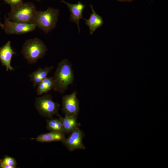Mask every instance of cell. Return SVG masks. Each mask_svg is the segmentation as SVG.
Instances as JSON below:
<instances>
[{"label":"cell","instance_id":"obj_1","mask_svg":"<svg viewBox=\"0 0 168 168\" xmlns=\"http://www.w3.org/2000/svg\"><path fill=\"white\" fill-rule=\"evenodd\" d=\"M72 64L67 59H63L58 63L53 77L54 84L53 89L61 93H64L68 86L74 80Z\"/></svg>","mask_w":168,"mask_h":168},{"label":"cell","instance_id":"obj_2","mask_svg":"<svg viewBox=\"0 0 168 168\" xmlns=\"http://www.w3.org/2000/svg\"><path fill=\"white\" fill-rule=\"evenodd\" d=\"M48 50L44 42L35 38L27 40L23 45L21 53L28 63L32 64L42 58Z\"/></svg>","mask_w":168,"mask_h":168},{"label":"cell","instance_id":"obj_3","mask_svg":"<svg viewBox=\"0 0 168 168\" xmlns=\"http://www.w3.org/2000/svg\"><path fill=\"white\" fill-rule=\"evenodd\" d=\"M37 11L35 6L33 3L23 2L11 7L7 18L13 21L33 24Z\"/></svg>","mask_w":168,"mask_h":168},{"label":"cell","instance_id":"obj_4","mask_svg":"<svg viewBox=\"0 0 168 168\" xmlns=\"http://www.w3.org/2000/svg\"><path fill=\"white\" fill-rule=\"evenodd\" d=\"M59 12L58 9L51 7L44 11H37L33 24L47 34L56 26Z\"/></svg>","mask_w":168,"mask_h":168},{"label":"cell","instance_id":"obj_5","mask_svg":"<svg viewBox=\"0 0 168 168\" xmlns=\"http://www.w3.org/2000/svg\"><path fill=\"white\" fill-rule=\"evenodd\" d=\"M60 105L53 100L50 95L47 93L35 99V106L38 112L43 116L49 119L52 118L53 115L58 114Z\"/></svg>","mask_w":168,"mask_h":168},{"label":"cell","instance_id":"obj_6","mask_svg":"<svg viewBox=\"0 0 168 168\" xmlns=\"http://www.w3.org/2000/svg\"><path fill=\"white\" fill-rule=\"evenodd\" d=\"M36 26L32 23H26L13 21L6 16L3 23V29L7 34L21 35L34 30Z\"/></svg>","mask_w":168,"mask_h":168},{"label":"cell","instance_id":"obj_7","mask_svg":"<svg viewBox=\"0 0 168 168\" xmlns=\"http://www.w3.org/2000/svg\"><path fill=\"white\" fill-rule=\"evenodd\" d=\"M79 110V101L77 92L74 91L71 94L63 96L62 98V110L65 115L76 116Z\"/></svg>","mask_w":168,"mask_h":168},{"label":"cell","instance_id":"obj_8","mask_svg":"<svg viewBox=\"0 0 168 168\" xmlns=\"http://www.w3.org/2000/svg\"><path fill=\"white\" fill-rule=\"evenodd\" d=\"M84 135V132L78 128L72 132L62 142L70 152L78 149L85 150L86 148L82 141Z\"/></svg>","mask_w":168,"mask_h":168},{"label":"cell","instance_id":"obj_9","mask_svg":"<svg viewBox=\"0 0 168 168\" xmlns=\"http://www.w3.org/2000/svg\"><path fill=\"white\" fill-rule=\"evenodd\" d=\"M61 2L67 5L70 12L69 21L76 23L79 32L80 33L79 21L80 19L84 18L83 17L82 13L86 7L85 5L80 1L74 4L67 2L64 0H61Z\"/></svg>","mask_w":168,"mask_h":168},{"label":"cell","instance_id":"obj_10","mask_svg":"<svg viewBox=\"0 0 168 168\" xmlns=\"http://www.w3.org/2000/svg\"><path fill=\"white\" fill-rule=\"evenodd\" d=\"M10 41H8L0 48V60L3 66L6 67L7 71L13 70L14 68L11 65L12 57L16 53L13 50Z\"/></svg>","mask_w":168,"mask_h":168},{"label":"cell","instance_id":"obj_11","mask_svg":"<svg viewBox=\"0 0 168 168\" xmlns=\"http://www.w3.org/2000/svg\"><path fill=\"white\" fill-rule=\"evenodd\" d=\"M90 6L92 13L90 14L88 19L84 18L83 19L85 21V24L89 27L90 34L92 35L96 29L102 26L104 21L102 17L96 13L92 5L90 4Z\"/></svg>","mask_w":168,"mask_h":168},{"label":"cell","instance_id":"obj_12","mask_svg":"<svg viewBox=\"0 0 168 168\" xmlns=\"http://www.w3.org/2000/svg\"><path fill=\"white\" fill-rule=\"evenodd\" d=\"M57 116L62 123L65 134L70 133L81 125L77 122V116L65 115L63 117L59 114Z\"/></svg>","mask_w":168,"mask_h":168},{"label":"cell","instance_id":"obj_13","mask_svg":"<svg viewBox=\"0 0 168 168\" xmlns=\"http://www.w3.org/2000/svg\"><path fill=\"white\" fill-rule=\"evenodd\" d=\"M64 133L56 131H51L41 134L35 138L37 141L41 142H48L56 141H63L66 138Z\"/></svg>","mask_w":168,"mask_h":168},{"label":"cell","instance_id":"obj_14","mask_svg":"<svg viewBox=\"0 0 168 168\" xmlns=\"http://www.w3.org/2000/svg\"><path fill=\"white\" fill-rule=\"evenodd\" d=\"M53 66L46 67L44 68H39L37 70L30 74L29 77L33 83L34 87L38 86L46 77L53 68Z\"/></svg>","mask_w":168,"mask_h":168},{"label":"cell","instance_id":"obj_15","mask_svg":"<svg viewBox=\"0 0 168 168\" xmlns=\"http://www.w3.org/2000/svg\"><path fill=\"white\" fill-rule=\"evenodd\" d=\"M46 128L51 131H56L65 133L62 124L59 119H50L46 120Z\"/></svg>","mask_w":168,"mask_h":168},{"label":"cell","instance_id":"obj_16","mask_svg":"<svg viewBox=\"0 0 168 168\" xmlns=\"http://www.w3.org/2000/svg\"><path fill=\"white\" fill-rule=\"evenodd\" d=\"M0 164H6L13 167H16L17 163L15 159L12 157L6 155L3 158L0 160Z\"/></svg>","mask_w":168,"mask_h":168},{"label":"cell","instance_id":"obj_17","mask_svg":"<svg viewBox=\"0 0 168 168\" xmlns=\"http://www.w3.org/2000/svg\"><path fill=\"white\" fill-rule=\"evenodd\" d=\"M49 91L46 84L42 82L38 86L36 92L38 95H40L47 93Z\"/></svg>","mask_w":168,"mask_h":168},{"label":"cell","instance_id":"obj_18","mask_svg":"<svg viewBox=\"0 0 168 168\" xmlns=\"http://www.w3.org/2000/svg\"><path fill=\"white\" fill-rule=\"evenodd\" d=\"M42 82L46 84L50 91L52 89H53L54 84V80L53 77H47Z\"/></svg>","mask_w":168,"mask_h":168},{"label":"cell","instance_id":"obj_19","mask_svg":"<svg viewBox=\"0 0 168 168\" xmlns=\"http://www.w3.org/2000/svg\"><path fill=\"white\" fill-rule=\"evenodd\" d=\"M5 2L11 7L17 5L22 2L23 0H3Z\"/></svg>","mask_w":168,"mask_h":168},{"label":"cell","instance_id":"obj_20","mask_svg":"<svg viewBox=\"0 0 168 168\" xmlns=\"http://www.w3.org/2000/svg\"><path fill=\"white\" fill-rule=\"evenodd\" d=\"M120 2H131L134 0H117Z\"/></svg>","mask_w":168,"mask_h":168},{"label":"cell","instance_id":"obj_21","mask_svg":"<svg viewBox=\"0 0 168 168\" xmlns=\"http://www.w3.org/2000/svg\"><path fill=\"white\" fill-rule=\"evenodd\" d=\"M3 26V23H2L0 21V27H1V28Z\"/></svg>","mask_w":168,"mask_h":168},{"label":"cell","instance_id":"obj_22","mask_svg":"<svg viewBox=\"0 0 168 168\" xmlns=\"http://www.w3.org/2000/svg\"><path fill=\"white\" fill-rule=\"evenodd\" d=\"M36 0L39 1H40V0Z\"/></svg>","mask_w":168,"mask_h":168}]
</instances>
